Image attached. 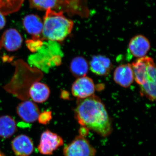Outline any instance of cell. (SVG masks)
<instances>
[{"label": "cell", "mask_w": 156, "mask_h": 156, "mask_svg": "<svg viewBox=\"0 0 156 156\" xmlns=\"http://www.w3.org/2000/svg\"><path fill=\"white\" fill-rule=\"evenodd\" d=\"M75 117L82 127L92 130L102 137L111 134L112 122L100 98L93 95L84 99H78Z\"/></svg>", "instance_id": "obj_1"}, {"label": "cell", "mask_w": 156, "mask_h": 156, "mask_svg": "<svg viewBox=\"0 0 156 156\" xmlns=\"http://www.w3.org/2000/svg\"><path fill=\"white\" fill-rule=\"evenodd\" d=\"M73 26V20L66 17L62 11L49 9L44 17L42 38L52 41H62L71 33Z\"/></svg>", "instance_id": "obj_2"}, {"label": "cell", "mask_w": 156, "mask_h": 156, "mask_svg": "<svg viewBox=\"0 0 156 156\" xmlns=\"http://www.w3.org/2000/svg\"><path fill=\"white\" fill-rule=\"evenodd\" d=\"M134 80L140 87V92L148 99L156 98V68L153 58L144 56L138 58L131 64Z\"/></svg>", "instance_id": "obj_3"}, {"label": "cell", "mask_w": 156, "mask_h": 156, "mask_svg": "<svg viewBox=\"0 0 156 156\" xmlns=\"http://www.w3.org/2000/svg\"><path fill=\"white\" fill-rule=\"evenodd\" d=\"M64 156H95L96 151L85 136L79 135L63 148Z\"/></svg>", "instance_id": "obj_4"}, {"label": "cell", "mask_w": 156, "mask_h": 156, "mask_svg": "<svg viewBox=\"0 0 156 156\" xmlns=\"http://www.w3.org/2000/svg\"><path fill=\"white\" fill-rule=\"evenodd\" d=\"M63 139L59 135L47 130L41 135L38 149L42 154L51 155L54 151L63 145Z\"/></svg>", "instance_id": "obj_5"}, {"label": "cell", "mask_w": 156, "mask_h": 156, "mask_svg": "<svg viewBox=\"0 0 156 156\" xmlns=\"http://www.w3.org/2000/svg\"><path fill=\"white\" fill-rule=\"evenodd\" d=\"M73 95L78 99H84L94 95L95 86L91 78L89 77L78 78L73 83L71 88Z\"/></svg>", "instance_id": "obj_6"}, {"label": "cell", "mask_w": 156, "mask_h": 156, "mask_svg": "<svg viewBox=\"0 0 156 156\" xmlns=\"http://www.w3.org/2000/svg\"><path fill=\"white\" fill-rule=\"evenodd\" d=\"M23 38L19 32L14 28H10L4 32L0 41L1 46L9 52H14L21 48Z\"/></svg>", "instance_id": "obj_7"}, {"label": "cell", "mask_w": 156, "mask_h": 156, "mask_svg": "<svg viewBox=\"0 0 156 156\" xmlns=\"http://www.w3.org/2000/svg\"><path fill=\"white\" fill-rule=\"evenodd\" d=\"M150 48L149 41L142 35L132 37L128 44V50L132 56L138 58L146 56Z\"/></svg>", "instance_id": "obj_8"}, {"label": "cell", "mask_w": 156, "mask_h": 156, "mask_svg": "<svg viewBox=\"0 0 156 156\" xmlns=\"http://www.w3.org/2000/svg\"><path fill=\"white\" fill-rule=\"evenodd\" d=\"M17 115L24 122L28 123L35 122L40 114L37 105L33 101L27 100L18 105L17 108Z\"/></svg>", "instance_id": "obj_9"}, {"label": "cell", "mask_w": 156, "mask_h": 156, "mask_svg": "<svg viewBox=\"0 0 156 156\" xmlns=\"http://www.w3.org/2000/svg\"><path fill=\"white\" fill-rule=\"evenodd\" d=\"M11 147L17 156H29L34 149L32 140L24 134H20L15 137L11 142Z\"/></svg>", "instance_id": "obj_10"}, {"label": "cell", "mask_w": 156, "mask_h": 156, "mask_svg": "<svg viewBox=\"0 0 156 156\" xmlns=\"http://www.w3.org/2000/svg\"><path fill=\"white\" fill-rule=\"evenodd\" d=\"M114 80L121 87L128 88L134 80V73L130 64L121 65L117 67L114 73Z\"/></svg>", "instance_id": "obj_11"}, {"label": "cell", "mask_w": 156, "mask_h": 156, "mask_svg": "<svg viewBox=\"0 0 156 156\" xmlns=\"http://www.w3.org/2000/svg\"><path fill=\"white\" fill-rule=\"evenodd\" d=\"M24 28L32 38H41L43 29V21L36 14L27 15L23 20Z\"/></svg>", "instance_id": "obj_12"}, {"label": "cell", "mask_w": 156, "mask_h": 156, "mask_svg": "<svg viewBox=\"0 0 156 156\" xmlns=\"http://www.w3.org/2000/svg\"><path fill=\"white\" fill-rule=\"evenodd\" d=\"M90 67L94 73L105 76L109 73L112 65L111 60L106 56L98 55L92 57L90 62Z\"/></svg>", "instance_id": "obj_13"}, {"label": "cell", "mask_w": 156, "mask_h": 156, "mask_svg": "<svg viewBox=\"0 0 156 156\" xmlns=\"http://www.w3.org/2000/svg\"><path fill=\"white\" fill-rule=\"evenodd\" d=\"M30 96L34 102L41 103L48 100L50 95V89L46 84L36 82L29 89Z\"/></svg>", "instance_id": "obj_14"}, {"label": "cell", "mask_w": 156, "mask_h": 156, "mask_svg": "<svg viewBox=\"0 0 156 156\" xmlns=\"http://www.w3.org/2000/svg\"><path fill=\"white\" fill-rule=\"evenodd\" d=\"M17 131L15 120L9 115L0 117V136L9 138L13 136Z\"/></svg>", "instance_id": "obj_15"}, {"label": "cell", "mask_w": 156, "mask_h": 156, "mask_svg": "<svg viewBox=\"0 0 156 156\" xmlns=\"http://www.w3.org/2000/svg\"><path fill=\"white\" fill-rule=\"evenodd\" d=\"M70 70L75 76L78 78L85 76L89 70V64L83 57L77 56L71 62Z\"/></svg>", "instance_id": "obj_16"}, {"label": "cell", "mask_w": 156, "mask_h": 156, "mask_svg": "<svg viewBox=\"0 0 156 156\" xmlns=\"http://www.w3.org/2000/svg\"><path fill=\"white\" fill-rule=\"evenodd\" d=\"M24 0H0V12L4 15L15 13L22 6Z\"/></svg>", "instance_id": "obj_17"}, {"label": "cell", "mask_w": 156, "mask_h": 156, "mask_svg": "<svg viewBox=\"0 0 156 156\" xmlns=\"http://www.w3.org/2000/svg\"><path fill=\"white\" fill-rule=\"evenodd\" d=\"M29 2L32 8L47 11L49 9H59L61 0H29Z\"/></svg>", "instance_id": "obj_18"}, {"label": "cell", "mask_w": 156, "mask_h": 156, "mask_svg": "<svg viewBox=\"0 0 156 156\" xmlns=\"http://www.w3.org/2000/svg\"><path fill=\"white\" fill-rule=\"evenodd\" d=\"M43 38H32L26 41V44L31 52L34 53L41 48L43 44Z\"/></svg>", "instance_id": "obj_19"}, {"label": "cell", "mask_w": 156, "mask_h": 156, "mask_svg": "<svg viewBox=\"0 0 156 156\" xmlns=\"http://www.w3.org/2000/svg\"><path fill=\"white\" fill-rule=\"evenodd\" d=\"M52 112L51 111H44L42 113H40L38 119L39 122L42 125H46L48 124L52 119Z\"/></svg>", "instance_id": "obj_20"}, {"label": "cell", "mask_w": 156, "mask_h": 156, "mask_svg": "<svg viewBox=\"0 0 156 156\" xmlns=\"http://www.w3.org/2000/svg\"><path fill=\"white\" fill-rule=\"evenodd\" d=\"M4 16L5 15L0 12V30L2 29L6 25V20Z\"/></svg>", "instance_id": "obj_21"}, {"label": "cell", "mask_w": 156, "mask_h": 156, "mask_svg": "<svg viewBox=\"0 0 156 156\" xmlns=\"http://www.w3.org/2000/svg\"><path fill=\"white\" fill-rule=\"evenodd\" d=\"M88 131L89 130L87 128L82 127V128H81L80 130V135L85 136V135H87Z\"/></svg>", "instance_id": "obj_22"}, {"label": "cell", "mask_w": 156, "mask_h": 156, "mask_svg": "<svg viewBox=\"0 0 156 156\" xmlns=\"http://www.w3.org/2000/svg\"><path fill=\"white\" fill-rule=\"evenodd\" d=\"M0 156H5L2 152L1 151H0Z\"/></svg>", "instance_id": "obj_23"}]
</instances>
